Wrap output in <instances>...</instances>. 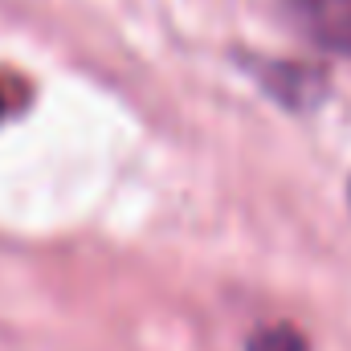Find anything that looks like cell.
I'll return each instance as SVG.
<instances>
[{
	"label": "cell",
	"mask_w": 351,
	"mask_h": 351,
	"mask_svg": "<svg viewBox=\"0 0 351 351\" xmlns=\"http://www.w3.org/2000/svg\"><path fill=\"white\" fill-rule=\"evenodd\" d=\"M290 16L315 45L351 53V0H290Z\"/></svg>",
	"instance_id": "1"
},
{
	"label": "cell",
	"mask_w": 351,
	"mask_h": 351,
	"mask_svg": "<svg viewBox=\"0 0 351 351\" xmlns=\"http://www.w3.org/2000/svg\"><path fill=\"white\" fill-rule=\"evenodd\" d=\"M250 351H306V339L294 327H265L250 339Z\"/></svg>",
	"instance_id": "2"
},
{
	"label": "cell",
	"mask_w": 351,
	"mask_h": 351,
	"mask_svg": "<svg viewBox=\"0 0 351 351\" xmlns=\"http://www.w3.org/2000/svg\"><path fill=\"white\" fill-rule=\"evenodd\" d=\"M0 114H4V90H0Z\"/></svg>",
	"instance_id": "3"
}]
</instances>
